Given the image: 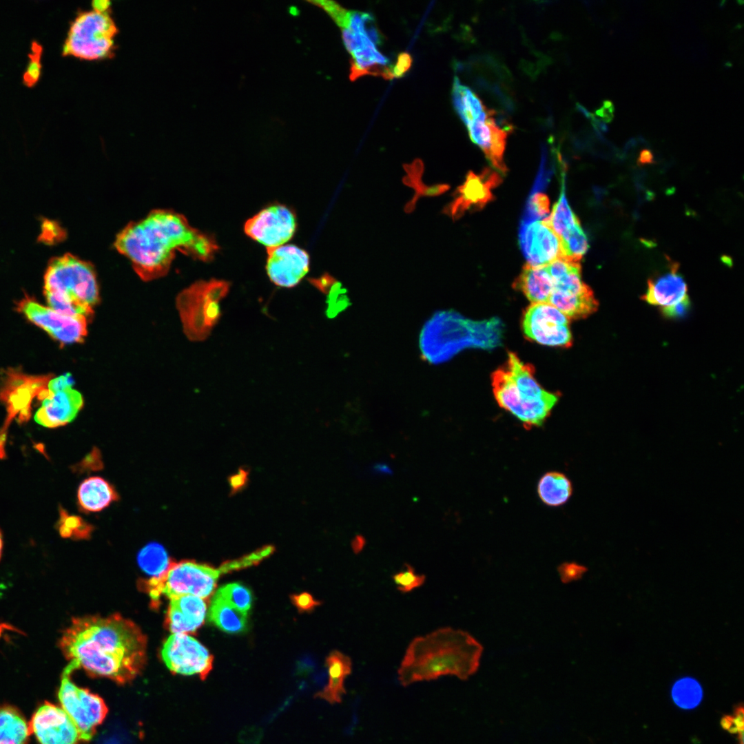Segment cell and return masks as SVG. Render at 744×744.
<instances>
[{"mask_svg":"<svg viewBox=\"0 0 744 744\" xmlns=\"http://www.w3.org/2000/svg\"><path fill=\"white\" fill-rule=\"evenodd\" d=\"M59 645L76 668L126 683L143 670L147 639L132 621L118 614L74 618Z\"/></svg>","mask_w":744,"mask_h":744,"instance_id":"cell-1","label":"cell"},{"mask_svg":"<svg viewBox=\"0 0 744 744\" xmlns=\"http://www.w3.org/2000/svg\"><path fill=\"white\" fill-rule=\"evenodd\" d=\"M114 245L144 281L165 275L176 251L209 261L218 249L214 238L192 227L183 215L162 209L129 224Z\"/></svg>","mask_w":744,"mask_h":744,"instance_id":"cell-2","label":"cell"},{"mask_svg":"<svg viewBox=\"0 0 744 744\" xmlns=\"http://www.w3.org/2000/svg\"><path fill=\"white\" fill-rule=\"evenodd\" d=\"M482 645L469 633L449 627L414 638L397 670L402 686L453 675L468 679L479 668Z\"/></svg>","mask_w":744,"mask_h":744,"instance_id":"cell-3","label":"cell"},{"mask_svg":"<svg viewBox=\"0 0 744 744\" xmlns=\"http://www.w3.org/2000/svg\"><path fill=\"white\" fill-rule=\"evenodd\" d=\"M499 320L473 321L453 311H439L425 323L420 336L424 360L444 362L465 348L492 349L500 344Z\"/></svg>","mask_w":744,"mask_h":744,"instance_id":"cell-4","label":"cell"},{"mask_svg":"<svg viewBox=\"0 0 744 744\" xmlns=\"http://www.w3.org/2000/svg\"><path fill=\"white\" fill-rule=\"evenodd\" d=\"M493 393L500 407L517 418L526 429L541 426L558 401L557 393L538 384L530 365L510 352L504 366L491 376Z\"/></svg>","mask_w":744,"mask_h":744,"instance_id":"cell-5","label":"cell"},{"mask_svg":"<svg viewBox=\"0 0 744 744\" xmlns=\"http://www.w3.org/2000/svg\"><path fill=\"white\" fill-rule=\"evenodd\" d=\"M43 293L52 309L70 316L87 318L99 302L93 266L70 254L50 260L44 275Z\"/></svg>","mask_w":744,"mask_h":744,"instance_id":"cell-6","label":"cell"},{"mask_svg":"<svg viewBox=\"0 0 744 744\" xmlns=\"http://www.w3.org/2000/svg\"><path fill=\"white\" fill-rule=\"evenodd\" d=\"M79 12L72 21L62 54L85 61L110 59L114 55L118 27L111 14V7L92 6Z\"/></svg>","mask_w":744,"mask_h":744,"instance_id":"cell-7","label":"cell"},{"mask_svg":"<svg viewBox=\"0 0 744 744\" xmlns=\"http://www.w3.org/2000/svg\"><path fill=\"white\" fill-rule=\"evenodd\" d=\"M230 282L216 279L198 281L176 298L183 330L192 341H203L220 318L219 302L228 293Z\"/></svg>","mask_w":744,"mask_h":744,"instance_id":"cell-8","label":"cell"},{"mask_svg":"<svg viewBox=\"0 0 744 744\" xmlns=\"http://www.w3.org/2000/svg\"><path fill=\"white\" fill-rule=\"evenodd\" d=\"M221 574L220 567L214 568L207 564L190 561H170L161 575L143 581V589L154 601H158L162 595L171 599L191 595L208 599Z\"/></svg>","mask_w":744,"mask_h":744,"instance_id":"cell-9","label":"cell"},{"mask_svg":"<svg viewBox=\"0 0 744 744\" xmlns=\"http://www.w3.org/2000/svg\"><path fill=\"white\" fill-rule=\"evenodd\" d=\"M553 281L548 304L568 318L580 319L593 313L598 302L582 280L579 262L558 258L545 267Z\"/></svg>","mask_w":744,"mask_h":744,"instance_id":"cell-10","label":"cell"},{"mask_svg":"<svg viewBox=\"0 0 744 744\" xmlns=\"http://www.w3.org/2000/svg\"><path fill=\"white\" fill-rule=\"evenodd\" d=\"M76 669L70 661L64 668L58 697L61 707L76 725L81 740L88 741L92 738L97 726L105 719L107 707L99 696L72 682L70 675Z\"/></svg>","mask_w":744,"mask_h":744,"instance_id":"cell-11","label":"cell"},{"mask_svg":"<svg viewBox=\"0 0 744 744\" xmlns=\"http://www.w3.org/2000/svg\"><path fill=\"white\" fill-rule=\"evenodd\" d=\"M52 378V374L28 375L19 369L5 370L1 376L0 400L6 404L9 418L18 416L21 420L28 419L33 398L43 400L52 393L48 387Z\"/></svg>","mask_w":744,"mask_h":744,"instance_id":"cell-12","label":"cell"},{"mask_svg":"<svg viewBox=\"0 0 744 744\" xmlns=\"http://www.w3.org/2000/svg\"><path fill=\"white\" fill-rule=\"evenodd\" d=\"M17 309L62 345L81 342L87 335V318L83 316L61 314L28 295L17 302Z\"/></svg>","mask_w":744,"mask_h":744,"instance_id":"cell-13","label":"cell"},{"mask_svg":"<svg viewBox=\"0 0 744 744\" xmlns=\"http://www.w3.org/2000/svg\"><path fill=\"white\" fill-rule=\"evenodd\" d=\"M466 127L471 140L483 151L491 165L505 173L504 153L508 134L513 130L506 116L486 106Z\"/></svg>","mask_w":744,"mask_h":744,"instance_id":"cell-14","label":"cell"},{"mask_svg":"<svg viewBox=\"0 0 744 744\" xmlns=\"http://www.w3.org/2000/svg\"><path fill=\"white\" fill-rule=\"evenodd\" d=\"M522 327L527 338L541 344L559 347L572 344L569 318L549 304L530 305L524 311Z\"/></svg>","mask_w":744,"mask_h":744,"instance_id":"cell-15","label":"cell"},{"mask_svg":"<svg viewBox=\"0 0 744 744\" xmlns=\"http://www.w3.org/2000/svg\"><path fill=\"white\" fill-rule=\"evenodd\" d=\"M161 657L172 672L198 674L205 680L213 667L214 657L197 640L187 634H172L164 643Z\"/></svg>","mask_w":744,"mask_h":744,"instance_id":"cell-16","label":"cell"},{"mask_svg":"<svg viewBox=\"0 0 744 744\" xmlns=\"http://www.w3.org/2000/svg\"><path fill=\"white\" fill-rule=\"evenodd\" d=\"M297 223L295 214L280 204L268 206L245 224V234L267 249L283 245L293 236Z\"/></svg>","mask_w":744,"mask_h":744,"instance_id":"cell-17","label":"cell"},{"mask_svg":"<svg viewBox=\"0 0 744 744\" xmlns=\"http://www.w3.org/2000/svg\"><path fill=\"white\" fill-rule=\"evenodd\" d=\"M501 181L500 176L488 168L479 175L468 172L464 183L454 192L453 200L444 207L442 213L456 220L470 209L483 208L493 199L491 190Z\"/></svg>","mask_w":744,"mask_h":744,"instance_id":"cell-18","label":"cell"},{"mask_svg":"<svg viewBox=\"0 0 744 744\" xmlns=\"http://www.w3.org/2000/svg\"><path fill=\"white\" fill-rule=\"evenodd\" d=\"M30 730L40 744H76L79 732L65 710L50 703L41 705L34 713Z\"/></svg>","mask_w":744,"mask_h":744,"instance_id":"cell-19","label":"cell"},{"mask_svg":"<svg viewBox=\"0 0 744 744\" xmlns=\"http://www.w3.org/2000/svg\"><path fill=\"white\" fill-rule=\"evenodd\" d=\"M267 249L266 270L270 280L276 285L293 287L308 273L309 256L304 249L293 245Z\"/></svg>","mask_w":744,"mask_h":744,"instance_id":"cell-20","label":"cell"},{"mask_svg":"<svg viewBox=\"0 0 744 744\" xmlns=\"http://www.w3.org/2000/svg\"><path fill=\"white\" fill-rule=\"evenodd\" d=\"M521 240L527 263L531 266L546 267L560 258L559 240L545 220L526 225Z\"/></svg>","mask_w":744,"mask_h":744,"instance_id":"cell-21","label":"cell"},{"mask_svg":"<svg viewBox=\"0 0 744 744\" xmlns=\"http://www.w3.org/2000/svg\"><path fill=\"white\" fill-rule=\"evenodd\" d=\"M83 403L81 393L68 386L44 399L34 418L46 428L62 426L75 419Z\"/></svg>","mask_w":744,"mask_h":744,"instance_id":"cell-22","label":"cell"},{"mask_svg":"<svg viewBox=\"0 0 744 744\" xmlns=\"http://www.w3.org/2000/svg\"><path fill=\"white\" fill-rule=\"evenodd\" d=\"M169 599L166 624L172 634L193 633L203 624L207 599L191 595Z\"/></svg>","mask_w":744,"mask_h":744,"instance_id":"cell-23","label":"cell"},{"mask_svg":"<svg viewBox=\"0 0 744 744\" xmlns=\"http://www.w3.org/2000/svg\"><path fill=\"white\" fill-rule=\"evenodd\" d=\"M687 291V285L678 271V265L672 264L668 272L648 280L647 291L642 298L649 304L664 308L688 298Z\"/></svg>","mask_w":744,"mask_h":744,"instance_id":"cell-24","label":"cell"},{"mask_svg":"<svg viewBox=\"0 0 744 744\" xmlns=\"http://www.w3.org/2000/svg\"><path fill=\"white\" fill-rule=\"evenodd\" d=\"M325 664L328 682L322 690L315 694L314 697L330 704L340 703L347 693L344 681L352 672L351 659L342 652L333 650L327 657Z\"/></svg>","mask_w":744,"mask_h":744,"instance_id":"cell-25","label":"cell"},{"mask_svg":"<svg viewBox=\"0 0 744 744\" xmlns=\"http://www.w3.org/2000/svg\"><path fill=\"white\" fill-rule=\"evenodd\" d=\"M118 495L114 487L99 476L85 479L77 490V502L85 513L100 512L117 501Z\"/></svg>","mask_w":744,"mask_h":744,"instance_id":"cell-26","label":"cell"},{"mask_svg":"<svg viewBox=\"0 0 744 744\" xmlns=\"http://www.w3.org/2000/svg\"><path fill=\"white\" fill-rule=\"evenodd\" d=\"M544 220L558 237L560 245L572 244L586 236L568 203L564 189L550 215Z\"/></svg>","mask_w":744,"mask_h":744,"instance_id":"cell-27","label":"cell"},{"mask_svg":"<svg viewBox=\"0 0 744 744\" xmlns=\"http://www.w3.org/2000/svg\"><path fill=\"white\" fill-rule=\"evenodd\" d=\"M514 287L523 292L532 304H548L553 290V281L545 267H533L526 263L515 281Z\"/></svg>","mask_w":744,"mask_h":744,"instance_id":"cell-28","label":"cell"},{"mask_svg":"<svg viewBox=\"0 0 744 744\" xmlns=\"http://www.w3.org/2000/svg\"><path fill=\"white\" fill-rule=\"evenodd\" d=\"M406 175L402 178V183L414 190L413 198L405 205L404 210L409 214L414 211L416 203L419 198L422 196H440L450 188L446 183H439L431 185L423 183L422 176L424 171V165L420 158H416L411 163L403 165Z\"/></svg>","mask_w":744,"mask_h":744,"instance_id":"cell-29","label":"cell"},{"mask_svg":"<svg viewBox=\"0 0 744 744\" xmlns=\"http://www.w3.org/2000/svg\"><path fill=\"white\" fill-rule=\"evenodd\" d=\"M207 619L210 623L229 634L241 633L247 628V613L231 606L216 593L210 603Z\"/></svg>","mask_w":744,"mask_h":744,"instance_id":"cell-30","label":"cell"},{"mask_svg":"<svg viewBox=\"0 0 744 744\" xmlns=\"http://www.w3.org/2000/svg\"><path fill=\"white\" fill-rule=\"evenodd\" d=\"M537 493L544 504L557 507L568 501L572 493V486L564 473L551 471L545 473L539 480Z\"/></svg>","mask_w":744,"mask_h":744,"instance_id":"cell-31","label":"cell"},{"mask_svg":"<svg viewBox=\"0 0 744 744\" xmlns=\"http://www.w3.org/2000/svg\"><path fill=\"white\" fill-rule=\"evenodd\" d=\"M30 727L14 708L0 706V744H25Z\"/></svg>","mask_w":744,"mask_h":744,"instance_id":"cell-32","label":"cell"},{"mask_svg":"<svg viewBox=\"0 0 744 744\" xmlns=\"http://www.w3.org/2000/svg\"><path fill=\"white\" fill-rule=\"evenodd\" d=\"M137 559L141 568L153 577L163 573L171 561L164 547L156 542L144 546L139 551Z\"/></svg>","mask_w":744,"mask_h":744,"instance_id":"cell-33","label":"cell"},{"mask_svg":"<svg viewBox=\"0 0 744 744\" xmlns=\"http://www.w3.org/2000/svg\"><path fill=\"white\" fill-rule=\"evenodd\" d=\"M672 698L680 708L692 710L696 707L703 699V690L694 679L685 677L676 681L672 688Z\"/></svg>","mask_w":744,"mask_h":744,"instance_id":"cell-34","label":"cell"},{"mask_svg":"<svg viewBox=\"0 0 744 744\" xmlns=\"http://www.w3.org/2000/svg\"><path fill=\"white\" fill-rule=\"evenodd\" d=\"M224 601L234 608L247 613L253 602L251 590L238 583H231L222 586L216 592Z\"/></svg>","mask_w":744,"mask_h":744,"instance_id":"cell-35","label":"cell"},{"mask_svg":"<svg viewBox=\"0 0 744 744\" xmlns=\"http://www.w3.org/2000/svg\"><path fill=\"white\" fill-rule=\"evenodd\" d=\"M61 513L59 532L62 537L84 538L90 535L92 527L82 518Z\"/></svg>","mask_w":744,"mask_h":744,"instance_id":"cell-36","label":"cell"},{"mask_svg":"<svg viewBox=\"0 0 744 744\" xmlns=\"http://www.w3.org/2000/svg\"><path fill=\"white\" fill-rule=\"evenodd\" d=\"M392 579L397 590L405 593L423 585L426 576L417 574L413 566L406 564L402 570L392 576Z\"/></svg>","mask_w":744,"mask_h":744,"instance_id":"cell-37","label":"cell"},{"mask_svg":"<svg viewBox=\"0 0 744 744\" xmlns=\"http://www.w3.org/2000/svg\"><path fill=\"white\" fill-rule=\"evenodd\" d=\"M31 52L29 54V62L25 72L23 74V83L28 87H33L39 80L41 73V57L43 52L42 46L33 41L31 45Z\"/></svg>","mask_w":744,"mask_h":744,"instance_id":"cell-38","label":"cell"},{"mask_svg":"<svg viewBox=\"0 0 744 744\" xmlns=\"http://www.w3.org/2000/svg\"><path fill=\"white\" fill-rule=\"evenodd\" d=\"M327 294L329 295L327 300L329 306L327 315L329 318H333L345 309L349 302L346 295V290L338 282L333 285Z\"/></svg>","mask_w":744,"mask_h":744,"instance_id":"cell-39","label":"cell"},{"mask_svg":"<svg viewBox=\"0 0 744 744\" xmlns=\"http://www.w3.org/2000/svg\"><path fill=\"white\" fill-rule=\"evenodd\" d=\"M587 568L576 562H565L558 567L560 579L564 583H570L581 578Z\"/></svg>","mask_w":744,"mask_h":744,"instance_id":"cell-40","label":"cell"},{"mask_svg":"<svg viewBox=\"0 0 744 744\" xmlns=\"http://www.w3.org/2000/svg\"><path fill=\"white\" fill-rule=\"evenodd\" d=\"M721 724L722 727L730 733L739 734L743 732V708L742 705L735 708L734 715L723 716Z\"/></svg>","mask_w":744,"mask_h":744,"instance_id":"cell-41","label":"cell"},{"mask_svg":"<svg viewBox=\"0 0 744 744\" xmlns=\"http://www.w3.org/2000/svg\"><path fill=\"white\" fill-rule=\"evenodd\" d=\"M63 231L56 222L45 220L42 223V232L39 240L45 243L52 244L63 237Z\"/></svg>","mask_w":744,"mask_h":744,"instance_id":"cell-42","label":"cell"},{"mask_svg":"<svg viewBox=\"0 0 744 744\" xmlns=\"http://www.w3.org/2000/svg\"><path fill=\"white\" fill-rule=\"evenodd\" d=\"M290 599L300 612H311L315 608L321 604L320 601L315 599L312 595L307 592L292 595Z\"/></svg>","mask_w":744,"mask_h":744,"instance_id":"cell-43","label":"cell"},{"mask_svg":"<svg viewBox=\"0 0 744 744\" xmlns=\"http://www.w3.org/2000/svg\"><path fill=\"white\" fill-rule=\"evenodd\" d=\"M549 199L543 193H535L530 200V211L537 217H542L549 212Z\"/></svg>","mask_w":744,"mask_h":744,"instance_id":"cell-44","label":"cell"},{"mask_svg":"<svg viewBox=\"0 0 744 744\" xmlns=\"http://www.w3.org/2000/svg\"><path fill=\"white\" fill-rule=\"evenodd\" d=\"M249 471L247 468H240L238 472L228 477L230 487V495L242 490L248 484Z\"/></svg>","mask_w":744,"mask_h":744,"instance_id":"cell-45","label":"cell"},{"mask_svg":"<svg viewBox=\"0 0 744 744\" xmlns=\"http://www.w3.org/2000/svg\"><path fill=\"white\" fill-rule=\"evenodd\" d=\"M413 58L407 52H401L398 54L396 63L391 67L393 77L401 78L409 70L412 65Z\"/></svg>","mask_w":744,"mask_h":744,"instance_id":"cell-46","label":"cell"},{"mask_svg":"<svg viewBox=\"0 0 744 744\" xmlns=\"http://www.w3.org/2000/svg\"><path fill=\"white\" fill-rule=\"evenodd\" d=\"M689 297L684 300L668 307L661 308L662 313L667 317L677 318L683 316L689 309Z\"/></svg>","mask_w":744,"mask_h":744,"instance_id":"cell-47","label":"cell"},{"mask_svg":"<svg viewBox=\"0 0 744 744\" xmlns=\"http://www.w3.org/2000/svg\"><path fill=\"white\" fill-rule=\"evenodd\" d=\"M74 384V380L72 375L67 373L63 375H60L54 379H51L48 382V389L54 393L61 391L68 386H72Z\"/></svg>","mask_w":744,"mask_h":744,"instance_id":"cell-48","label":"cell"},{"mask_svg":"<svg viewBox=\"0 0 744 744\" xmlns=\"http://www.w3.org/2000/svg\"><path fill=\"white\" fill-rule=\"evenodd\" d=\"M336 282L331 276L326 273L319 278L312 279L311 282L321 292L327 294L333 285Z\"/></svg>","mask_w":744,"mask_h":744,"instance_id":"cell-49","label":"cell"},{"mask_svg":"<svg viewBox=\"0 0 744 744\" xmlns=\"http://www.w3.org/2000/svg\"><path fill=\"white\" fill-rule=\"evenodd\" d=\"M614 106L610 101H605L603 105L596 111V114L601 117L604 122H610L613 118Z\"/></svg>","mask_w":744,"mask_h":744,"instance_id":"cell-50","label":"cell"},{"mask_svg":"<svg viewBox=\"0 0 744 744\" xmlns=\"http://www.w3.org/2000/svg\"><path fill=\"white\" fill-rule=\"evenodd\" d=\"M364 544L365 540L362 535L355 536L351 543L353 550L356 553L360 552L363 549Z\"/></svg>","mask_w":744,"mask_h":744,"instance_id":"cell-51","label":"cell"},{"mask_svg":"<svg viewBox=\"0 0 744 744\" xmlns=\"http://www.w3.org/2000/svg\"><path fill=\"white\" fill-rule=\"evenodd\" d=\"M5 630L14 631V632H19L21 634L23 633L22 631H21L20 630L17 629V628L14 627L13 626L10 625L9 623H0V637H1L3 632Z\"/></svg>","mask_w":744,"mask_h":744,"instance_id":"cell-52","label":"cell"},{"mask_svg":"<svg viewBox=\"0 0 744 744\" xmlns=\"http://www.w3.org/2000/svg\"><path fill=\"white\" fill-rule=\"evenodd\" d=\"M374 471L375 472H378V473H391L390 468L386 465L383 464L375 465L374 466Z\"/></svg>","mask_w":744,"mask_h":744,"instance_id":"cell-53","label":"cell"},{"mask_svg":"<svg viewBox=\"0 0 744 744\" xmlns=\"http://www.w3.org/2000/svg\"><path fill=\"white\" fill-rule=\"evenodd\" d=\"M652 156L651 152L649 150L644 149V150H643L641 152V158H640L641 161H642V162L650 161L652 160Z\"/></svg>","mask_w":744,"mask_h":744,"instance_id":"cell-54","label":"cell"},{"mask_svg":"<svg viewBox=\"0 0 744 744\" xmlns=\"http://www.w3.org/2000/svg\"><path fill=\"white\" fill-rule=\"evenodd\" d=\"M2 550H3V537H2V533H1V530H0V559H1V555H2Z\"/></svg>","mask_w":744,"mask_h":744,"instance_id":"cell-55","label":"cell"},{"mask_svg":"<svg viewBox=\"0 0 744 744\" xmlns=\"http://www.w3.org/2000/svg\"><path fill=\"white\" fill-rule=\"evenodd\" d=\"M739 744H743V734H742L740 736V743H739Z\"/></svg>","mask_w":744,"mask_h":744,"instance_id":"cell-56","label":"cell"}]
</instances>
